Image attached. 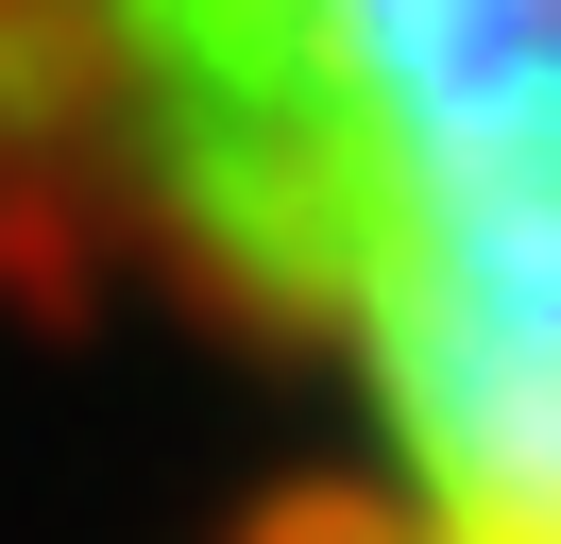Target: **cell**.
I'll use <instances>...</instances> for the list:
<instances>
[{
	"mask_svg": "<svg viewBox=\"0 0 561 544\" xmlns=\"http://www.w3.org/2000/svg\"><path fill=\"white\" fill-rule=\"evenodd\" d=\"M0 290L239 426L205 544H561V0H0Z\"/></svg>",
	"mask_w": 561,
	"mask_h": 544,
	"instance_id": "obj_1",
	"label": "cell"
}]
</instances>
